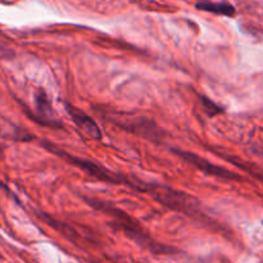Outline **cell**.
I'll list each match as a JSON object with an SVG mask.
<instances>
[{
  "label": "cell",
  "mask_w": 263,
  "mask_h": 263,
  "mask_svg": "<svg viewBox=\"0 0 263 263\" xmlns=\"http://www.w3.org/2000/svg\"><path fill=\"white\" fill-rule=\"evenodd\" d=\"M85 201L88 203V205H90L92 208L97 209V211L103 212L105 214H107L108 217H111L114 227H116L118 230L123 231V234L125 236H128L129 239H132L133 241H136L137 244H140L141 247L146 248L150 252L156 253V254H171V253L176 252V249L168 245H164L158 242L156 240H154L137 222L133 218L128 216L125 212L120 211V209L115 208L111 204L106 203L103 200H98V199H93V197H83Z\"/></svg>",
  "instance_id": "obj_1"
},
{
  "label": "cell",
  "mask_w": 263,
  "mask_h": 263,
  "mask_svg": "<svg viewBox=\"0 0 263 263\" xmlns=\"http://www.w3.org/2000/svg\"><path fill=\"white\" fill-rule=\"evenodd\" d=\"M110 120L119 128L124 130L137 135L140 137L146 138L150 141H161L164 137V132L154 123V120L146 118V116H136L132 114H120V112H108Z\"/></svg>",
  "instance_id": "obj_2"
},
{
  "label": "cell",
  "mask_w": 263,
  "mask_h": 263,
  "mask_svg": "<svg viewBox=\"0 0 263 263\" xmlns=\"http://www.w3.org/2000/svg\"><path fill=\"white\" fill-rule=\"evenodd\" d=\"M172 153L176 154L178 158H181L182 160H184L186 163L191 164V165L195 166L197 171L203 172L206 176L226 179V181H236V179H240V176L235 173V172L230 171V169L227 168H223V166L221 165L212 164L209 160L196 155V154L191 153V151H184L181 150V148H172Z\"/></svg>",
  "instance_id": "obj_3"
},
{
  "label": "cell",
  "mask_w": 263,
  "mask_h": 263,
  "mask_svg": "<svg viewBox=\"0 0 263 263\" xmlns=\"http://www.w3.org/2000/svg\"><path fill=\"white\" fill-rule=\"evenodd\" d=\"M35 112H36V115L31 116V118L35 119L36 123L49 126V128H61L62 126L57 112L53 108L52 102L49 101V97L43 89H37L35 92Z\"/></svg>",
  "instance_id": "obj_4"
},
{
  "label": "cell",
  "mask_w": 263,
  "mask_h": 263,
  "mask_svg": "<svg viewBox=\"0 0 263 263\" xmlns=\"http://www.w3.org/2000/svg\"><path fill=\"white\" fill-rule=\"evenodd\" d=\"M65 108L69 114L70 118L72 119L75 125L78 126L83 135L87 136L88 138L95 141H101L102 140V133H101V129L98 126V124L96 123V120L93 118H90L88 114H85L84 111L78 108L77 106L71 105L69 102H65Z\"/></svg>",
  "instance_id": "obj_5"
},
{
  "label": "cell",
  "mask_w": 263,
  "mask_h": 263,
  "mask_svg": "<svg viewBox=\"0 0 263 263\" xmlns=\"http://www.w3.org/2000/svg\"><path fill=\"white\" fill-rule=\"evenodd\" d=\"M196 9L208 12V13L218 14V16L234 17L236 14V9L229 3H212V2H201L196 4Z\"/></svg>",
  "instance_id": "obj_6"
},
{
  "label": "cell",
  "mask_w": 263,
  "mask_h": 263,
  "mask_svg": "<svg viewBox=\"0 0 263 263\" xmlns=\"http://www.w3.org/2000/svg\"><path fill=\"white\" fill-rule=\"evenodd\" d=\"M200 98H201V105H203L204 112H205L208 116H211V118H213V116H218L224 112V110L221 107V106H218L216 102L209 100V98L205 97V96H201Z\"/></svg>",
  "instance_id": "obj_7"
}]
</instances>
